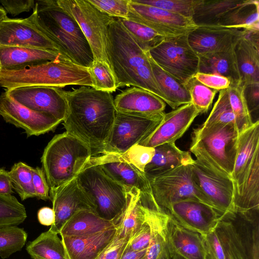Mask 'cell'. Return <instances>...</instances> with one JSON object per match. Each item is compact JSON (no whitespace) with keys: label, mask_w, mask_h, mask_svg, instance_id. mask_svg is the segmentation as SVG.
<instances>
[{"label":"cell","mask_w":259,"mask_h":259,"mask_svg":"<svg viewBox=\"0 0 259 259\" xmlns=\"http://www.w3.org/2000/svg\"><path fill=\"white\" fill-rule=\"evenodd\" d=\"M65 95L68 110L63 124L66 132L85 144L92 156L102 154L116 114L112 94L82 86L65 91Z\"/></svg>","instance_id":"cell-1"},{"label":"cell","mask_w":259,"mask_h":259,"mask_svg":"<svg viewBox=\"0 0 259 259\" xmlns=\"http://www.w3.org/2000/svg\"><path fill=\"white\" fill-rule=\"evenodd\" d=\"M107 55L117 87L132 85L146 90L168 104L154 77L147 55L117 18L108 28Z\"/></svg>","instance_id":"cell-2"},{"label":"cell","mask_w":259,"mask_h":259,"mask_svg":"<svg viewBox=\"0 0 259 259\" xmlns=\"http://www.w3.org/2000/svg\"><path fill=\"white\" fill-rule=\"evenodd\" d=\"M29 18L71 61L86 68L90 67L94 56L88 40L76 21L57 1H36Z\"/></svg>","instance_id":"cell-3"},{"label":"cell","mask_w":259,"mask_h":259,"mask_svg":"<svg viewBox=\"0 0 259 259\" xmlns=\"http://www.w3.org/2000/svg\"><path fill=\"white\" fill-rule=\"evenodd\" d=\"M93 87L88 68L68 59L49 61L18 71L0 70V87L6 90L26 86Z\"/></svg>","instance_id":"cell-4"},{"label":"cell","mask_w":259,"mask_h":259,"mask_svg":"<svg viewBox=\"0 0 259 259\" xmlns=\"http://www.w3.org/2000/svg\"><path fill=\"white\" fill-rule=\"evenodd\" d=\"M91 157L89 148L77 138L66 132L55 136L41 157L50 188L75 179Z\"/></svg>","instance_id":"cell-5"},{"label":"cell","mask_w":259,"mask_h":259,"mask_svg":"<svg viewBox=\"0 0 259 259\" xmlns=\"http://www.w3.org/2000/svg\"><path fill=\"white\" fill-rule=\"evenodd\" d=\"M192 177L209 205L223 214L234 210V187L231 176L207 153L201 143L191 137Z\"/></svg>","instance_id":"cell-6"},{"label":"cell","mask_w":259,"mask_h":259,"mask_svg":"<svg viewBox=\"0 0 259 259\" xmlns=\"http://www.w3.org/2000/svg\"><path fill=\"white\" fill-rule=\"evenodd\" d=\"M76 180L95 213L117 225L127 206L130 188L111 179L100 166L87 163Z\"/></svg>","instance_id":"cell-7"},{"label":"cell","mask_w":259,"mask_h":259,"mask_svg":"<svg viewBox=\"0 0 259 259\" xmlns=\"http://www.w3.org/2000/svg\"><path fill=\"white\" fill-rule=\"evenodd\" d=\"M57 2L78 24L91 48L94 60L109 65L106 51L108 28L115 18L100 11L89 0Z\"/></svg>","instance_id":"cell-8"},{"label":"cell","mask_w":259,"mask_h":259,"mask_svg":"<svg viewBox=\"0 0 259 259\" xmlns=\"http://www.w3.org/2000/svg\"><path fill=\"white\" fill-rule=\"evenodd\" d=\"M188 35L165 37L148 51L156 64L184 85L198 72L199 65Z\"/></svg>","instance_id":"cell-9"},{"label":"cell","mask_w":259,"mask_h":259,"mask_svg":"<svg viewBox=\"0 0 259 259\" xmlns=\"http://www.w3.org/2000/svg\"><path fill=\"white\" fill-rule=\"evenodd\" d=\"M149 182L158 210L165 211L172 204L187 199L209 205L193 180L191 164L177 167Z\"/></svg>","instance_id":"cell-10"},{"label":"cell","mask_w":259,"mask_h":259,"mask_svg":"<svg viewBox=\"0 0 259 259\" xmlns=\"http://www.w3.org/2000/svg\"><path fill=\"white\" fill-rule=\"evenodd\" d=\"M165 113L145 115L116 111L103 154H121L146 139L161 122Z\"/></svg>","instance_id":"cell-11"},{"label":"cell","mask_w":259,"mask_h":259,"mask_svg":"<svg viewBox=\"0 0 259 259\" xmlns=\"http://www.w3.org/2000/svg\"><path fill=\"white\" fill-rule=\"evenodd\" d=\"M239 131L235 124L201 125L192 137L198 140L211 157L230 176L236 158Z\"/></svg>","instance_id":"cell-12"},{"label":"cell","mask_w":259,"mask_h":259,"mask_svg":"<svg viewBox=\"0 0 259 259\" xmlns=\"http://www.w3.org/2000/svg\"><path fill=\"white\" fill-rule=\"evenodd\" d=\"M87 163L100 166L109 177L123 186L139 190L144 205L149 208L157 209L150 182L144 172L126 160L121 154L106 153L92 156Z\"/></svg>","instance_id":"cell-13"},{"label":"cell","mask_w":259,"mask_h":259,"mask_svg":"<svg viewBox=\"0 0 259 259\" xmlns=\"http://www.w3.org/2000/svg\"><path fill=\"white\" fill-rule=\"evenodd\" d=\"M127 19L144 25L164 37L185 34L198 27L193 19L130 0Z\"/></svg>","instance_id":"cell-14"},{"label":"cell","mask_w":259,"mask_h":259,"mask_svg":"<svg viewBox=\"0 0 259 259\" xmlns=\"http://www.w3.org/2000/svg\"><path fill=\"white\" fill-rule=\"evenodd\" d=\"M5 92L22 106L49 114L63 121L68 104L65 91L53 87L26 86L6 90Z\"/></svg>","instance_id":"cell-15"},{"label":"cell","mask_w":259,"mask_h":259,"mask_svg":"<svg viewBox=\"0 0 259 259\" xmlns=\"http://www.w3.org/2000/svg\"><path fill=\"white\" fill-rule=\"evenodd\" d=\"M0 115L6 122L24 130L28 137L53 131L62 122L49 114L22 106L6 92L0 95Z\"/></svg>","instance_id":"cell-16"},{"label":"cell","mask_w":259,"mask_h":259,"mask_svg":"<svg viewBox=\"0 0 259 259\" xmlns=\"http://www.w3.org/2000/svg\"><path fill=\"white\" fill-rule=\"evenodd\" d=\"M50 199L53 204L55 221L49 230L57 234L77 211L89 210L95 212L93 204L78 183L76 178L61 186L50 188Z\"/></svg>","instance_id":"cell-17"},{"label":"cell","mask_w":259,"mask_h":259,"mask_svg":"<svg viewBox=\"0 0 259 259\" xmlns=\"http://www.w3.org/2000/svg\"><path fill=\"white\" fill-rule=\"evenodd\" d=\"M165 211L184 228L201 235L214 231L223 214L211 206L194 199L174 203Z\"/></svg>","instance_id":"cell-18"},{"label":"cell","mask_w":259,"mask_h":259,"mask_svg":"<svg viewBox=\"0 0 259 259\" xmlns=\"http://www.w3.org/2000/svg\"><path fill=\"white\" fill-rule=\"evenodd\" d=\"M0 46L37 48L61 53L59 47L44 34L29 17L25 19L7 17L1 20Z\"/></svg>","instance_id":"cell-19"},{"label":"cell","mask_w":259,"mask_h":259,"mask_svg":"<svg viewBox=\"0 0 259 259\" xmlns=\"http://www.w3.org/2000/svg\"><path fill=\"white\" fill-rule=\"evenodd\" d=\"M199 114L192 103L181 105L165 113L153 133L139 145L154 148L165 143H175L183 136Z\"/></svg>","instance_id":"cell-20"},{"label":"cell","mask_w":259,"mask_h":259,"mask_svg":"<svg viewBox=\"0 0 259 259\" xmlns=\"http://www.w3.org/2000/svg\"><path fill=\"white\" fill-rule=\"evenodd\" d=\"M244 29L218 25L198 26L188 35V40L198 54L226 51L234 46Z\"/></svg>","instance_id":"cell-21"},{"label":"cell","mask_w":259,"mask_h":259,"mask_svg":"<svg viewBox=\"0 0 259 259\" xmlns=\"http://www.w3.org/2000/svg\"><path fill=\"white\" fill-rule=\"evenodd\" d=\"M60 59L69 60L64 55L56 51L0 46V70L18 71Z\"/></svg>","instance_id":"cell-22"},{"label":"cell","mask_w":259,"mask_h":259,"mask_svg":"<svg viewBox=\"0 0 259 259\" xmlns=\"http://www.w3.org/2000/svg\"><path fill=\"white\" fill-rule=\"evenodd\" d=\"M245 30L235 46L241 82L259 83V30Z\"/></svg>","instance_id":"cell-23"},{"label":"cell","mask_w":259,"mask_h":259,"mask_svg":"<svg viewBox=\"0 0 259 259\" xmlns=\"http://www.w3.org/2000/svg\"><path fill=\"white\" fill-rule=\"evenodd\" d=\"M117 112L150 115L164 113L165 103L154 94L141 88L132 87L116 95L114 99Z\"/></svg>","instance_id":"cell-24"},{"label":"cell","mask_w":259,"mask_h":259,"mask_svg":"<svg viewBox=\"0 0 259 259\" xmlns=\"http://www.w3.org/2000/svg\"><path fill=\"white\" fill-rule=\"evenodd\" d=\"M117 225L97 233L82 236H62L69 259H96L112 241Z\"/></svg>","instance_id":"cell-25"},{"label":"cell","mask_w":259,"mask_h":259,"mask_svg":"<svg viewBox=\"0 0 259 259\" xmlns=\"http://www.w3.org/2000/svg\"><path fill=\"white\" fill-rule=\"evenodd\" d=\"M258 150L259 121L257 120L239 134L234 166L231 175L234 192L244 182L255 154Z\"/></svg>","instance_id":"cell-26"},{"label":"cell","mask_w":259,"mask_h":259,"mask_svg":"<svg viewBox=\"0 0 259 259\" xmlns=\"http://www.w3.org/2000/svg\"><path fill=\"white\" fill-rule=\"evenodd\" d=\"M169 218L164 211L146 207V221L150 228L151 239L143 259L172 258L168 237Z\"/></svg>","instance_id":"cell-27"},{"label":"cell","mask_w":259,"mask_h":259,"mask_svg":"<svg viewBox=\"0 0 259 259\" xmlns=\"http://www.w3.org/2000/svg\"><path fill=\"white\" fill-rule=\"evenodd\" d=\"M169 216L168 237L172 253L184 259H206L201 235L184 228Z\"/></svg>","instance_id":"cell-28"},{"label":"cell","mask_w":259,"mask_h":259,"mask_svg":"<svg viewBox=\"0 0 259 259\" xmlns=\"http://www.w3.org/2000/svg\"><path fill=\"white\" fill-rule=\"evenodd\" d=\"M154 148V155L145 167L144 172L150 181L180 166L192 164L190 153L180 149L175 143H165Z\"/></svg>","instance_id":"cell-29"},{"label":"cell","mask_w":259,"mask_h":259,"mask_svg":"<svg viewBox=\"0 0 259 259\" xmlns=\"http://www.w3.org/2000/svg\"><path fill=\"white\" fill-rule=\"evenodd\" d=\"M235 46L222 52L197 54L199 57L198 72L224 76L230 79L231 83L241 81Z\"/></svg>","instance_id":"cell-30"},{"label":"cell","mask_w":259,"mask_h":259,"mask_svg":"<svg viewBox=\"0 0 259 259\" xmlns=\"http://www.w3.org/2000/svg\"><path fill=\"white\" fill-rule=\"evenodd\" d=\"M234 211L258 210L259 150L256 151L242 185L234 192Z\"/></svg>","instance_id":"cell-31"},{"label":"cell","mask_w":259,"mask_h":259,"mask_svg":"<svg viewBox=\"0 0 259 259\" xmlns=\"http://www.w3.org/2000/svg\"><path fill=\"white\" fill-rule=\"evenodd\" d=\"M229 213L250 259H259L258 210Z\"/></svg>","instance_id":"cell-32"},{"label":"cell","mask_w":259,"mask_h":259,"mask_svg":"<svg viewBox=\"0 0 259 259\" xmlns=\"http://www.w3.org/2000/svg\"><path fill=\"white\" fill-rule=\"evenodd\" d=\"M146 207L142 203L140 191L129 189L128 201L117 225V235L129 241L146 221Z\"/></svg>","instance_id":"cell-33"},{"label":"cell","mask_w":259,"mask_h":259,"mask_svg":"<svg viewBox=\"0 0 259 259\" xmlns=\"http://www.w3.org/2000/svg\"><path fill=\"white\" fill-rule=\"evenodd\" d=\"M116 226L114 222L103 219L91 210H81L74 214L66 222L59 234L61 236L88 235Z\"/></svg>","instance_id":"cell-34"},{"label":"cell","mask_w":259,"mask_h":259,"mask_svg":"<svg viewBox=\"0 0 259 259\" xmlns=\"http://www.w3.org/2000/svg\"><path fill=\"white\" fill-rule=\"evenodd\" d=\"M146 53L154 77L160 91L166 98L167 104L175 109L181 105L191 103V98L185 86L156 64L148 52Z\"/></svg>","instance_id":"cell-35"},{"label":"cell","mask_w":259,"mask_h":259,"mask_svg":"<svg viewBox=\"0 0 259 259\" xmlns=\"http://www.w3.org/2000/svg\"><path fill=\"white\" fill-rule=\"evenodd\" d=\"M215 231L226 259H250L229 212L221 216Z\"/></svg>","instance_id":"cell-36"},{"label":"cell","mask_w":259,"mask_h":259,"mask_svg":"<svg viewBox=\"0 0 259 259\" xmlns=\"http://www.w3.org/2000/svg\"><path fill=\"white\" fill-rule=\"evenodd\" d=\"M259 1L247 0L219 21L217 25L238 29L259 30Z\"/></svg>","instance_id":"cell-37"},{"label":"cell","mask_w":259,"mask_h":259,"mask_svg":"<svg viewBox=\"0 0 259 259\" xmlns=\"http://www.w3.org/2000/svg\"><path fill=\"white\" fill-rule=\"evenodd\" d=\"M247 0H202L195 10L192 19L198 26L217 25L219 20L231 10Z\"/></svg>","instance_id":"cell-38"},{"label":"cell","mask_w":259,"mask_h":259,"mask_svg":"<svg viewBox=\"0 0 259 259\" xmlns=\"http://www.w3.org/2000/svg\"><path fill=\"white\" fill-rule=\"evenodd\" d=\"M57 233L48 231L29 241L26 250L33 259H69L64 245Z\"/></svg>","instance_id":"cell-39"},{"label":"cell","mask_w":259,"mask_h":259,"mask_svg":"<svg viewBox=\"0 0 259 259\" xmlns=\"http://www.w3.org/2000/svg\"><path fill=\"white\" fill-rule=\"evenodd\" d=\"M228 90L230 103L240 133L254 123L244 97V85L241 81L231 83Z\"/></svg>","instance_id":"cell-40"},{"label":"cell","mask_w":259,"mask_h":259,"mask_svg":"<svg viewBox=\"0 0 259 259\" xmlns=\"http://www.w3.org/2000/svg\"><path fill=\"white\" fill-rule=\"evenodd\" d=\"M116 18L145 52L157 46L165 38L144 25L127 19Z\"/></svg>","instance_id":"cell-41"},{"label":"cell","mask_w":259,"mask_h":259,"mask_svg":"<svg viewBox=\"0 0 259 259\" xmlns=\"http://www.w3.org/2000/svg\"><path fill=\"white\" fill-rule=\"evenodd\" d=\"M32 167L22 162L15 163L9 171L13 189L22 201L35 197Z\"/></svg>","instance_id":"cell-42"},{"label":"cell","mask_w":259,"mask_h":259,"mask_svg":"<svg viewBox=\"0 0 259 259\" xmlns=\"http://www.w3.org/2000/svg\"><path fill=\"white\" fill-rule=\"evenodd\" d=\"M27 236L24 229L17 226L0 227V257L8 258L13 253L21 251Z\"/></svg>","instance_id":"cell-43"},{"label":"cell","mask_w":259,"mask_h":259,"mask_svg":"<svg viewBox=\"0 0 259 259\" xmlns=\"http://www.w3.org/2000/svg\"><path fill=\"white\" fill-rule=\"evenodd\" d=\"M27 218L25 207L12 195L0 194V227L19 226Z\"/></svg>","instance_id":"cell-44"},{"label":"cell","mask_w":259,"mask_h":259,"mask_svg":"<svg viewBox=\"0 0 259 259\" xmlns=\"http://www.w3.org/2000/svg\"><path fill=\"white\" fill-rule=\"evenodd\" d=\"M88 70L93 84L92 88L110 93L115 92L117 89L115 76L108 64L94 60Z\"/></svg>","instance_id":"cell-45"},{"label":"cell","mask_w":259,"mask_h":259,"mask_svg":"<svg viewBox=\"0 0 259 259\" xmlns=\"http://www.w3.org/2000/svg\"><path fill=\"white\" fill-rule=\"evenodd\" d=\"M193 104L200 113L206 112L212 104L217 91L200 82L195 76L190 78L184 85Z\"/></svg>","instance_id":"cell-46"},{"label":"cell","mask_w":259,"mask_h":259,"mask_svg":"<svg viewBox=\"0 0 259 259\" xmlns=\"http://www.w3.org/2000/svg\"><path fill=\"white\" fill-rule=\"evenodd\" d=\"M228 89L220 91L218 100L202 125L217 123L236 125V118L229 99Z\"/></svg>","instance_id":"cell-47"},{"label":"cell","mask_w":259,"mask_h":259,"mask_svg":"<svg viewBox=\"0 0 259 259\" xmlns=\"http://www.w3.org/2000/svg\"><path fill=\"white\" fill-rule=\"evenodd\" d=\"M135 2L155 7L187 18H193L196 7L202 0H134Z\"/></svg>","instance_id":"cell-48"},{"label":"cell","mask_w":259,"mask_h":259,"mask_svg":"<svg viewBox=\"0 0 259 259\" xmlns=\"http://www.w3.org/2000/svg\"><path fill=\"white\" fill-rule=\"evenodd\" d=\"M100 11L113 18L127 19L130 0H89Z\"/></svg>","instance_id":"cell-49"},{"label":"cell","mask_w":259,"mask_h":259,"mask_svg":"<svg viewBox=\"0 0 259 259\" xmlns=\"http://www.w3.org/2000/svg\"><path fill=\"white\" fill-rule=\"evenodd\" d=\"M154 148L136 145L121 155L128 161L144 172L145 167L152 160Z\"/></svg>","instance_id":"cell-50"},{"label":"cell","mask_w":259,"mask_h":259,"mask_svg":"<svg viewBox=\"0 0 259 259\" xmlns=\"http://www.w3.org/2000/svg\"><path fill=\"white\" fill-rule=\"evenodd\" d=\"M32 175L35 197L44 200L50 199V188L42 168H32Z\"/></svg>","instance_id":"cell-51"},{"label":"cell","mask_w":259,"mask_h":259,"mask_svg":"<svg viewBox=\"0 0 259 259\" xmlns=\"http://www.w3.org/2000/svg\"><path fill=\"white\" fill-rule=\"evenodd\" d=\"M194 76L203 84L218 92L229 88L231 83L228 78L215 73L198 72Z\"/></svg>","instance_id":"cell-52"},{"label":"cell","mask_w":259,"mask_h":259,"mask_svg":"<svg viewBox=\"0 0 259 259\" xmlns=\"http://www.w3.org/2000/svg\"><path fill=\"white\" fill-rule=\"evenodd\" d=\"M201 236L203 240L206 259H226L215 230Z\"/></svg>","instance_id":"cell-53"},{"label":"cell","mask_w":259,"mask_h":259,"mask_svg":"<svg viewBox=\"0 0 259 259\" xmlns=\"http://www.w3.org/2000/svg\"><path fill=\"white\" fill-rule=\"evenodd\" d=\"M151 239V230L145 221L140 229L127 243V245L134 251L147 249Z\"/></svg>","instance_id":"cell-54"},{"label":"cell","mask_w":259,"mask_h":259,"mask_svg":"<svg viewBox=\"0 0 259 259\" xmlns=\"http://www.w3.org/2000/svg\"><path fill=\"white\" fill-rule=\"evenodd\" d=\"M128 241L121 239L116 234L112 241L96 259H120Z\"/></svg>","instance_id":"cell-55"},{"label":"cell","mask_w":259,"mask_h":259,"mask_svg":"<svg viewBox=\"0 0 259 259\" xmlns=\"http://www.w3.org/2000/svg\"><path fill=\"white\" fill-rule=\"evenodd\" d=\"M5 11L14 16L33 9L35 2L33 0H0Z\"/></svg>","instance_id":"cell-56"},{"label":"cell","mask_w":259,"mask_h":259,"mask_svg":"<svg viewBox=\"0 0 259 259\" xmlns=\"http://www.w3.org/2000/svg\"><path fill=\"white\" fill-rule=\"evenodd\" d=\"M244 95L251 116L252 114L255 113L258 114L259 109V83L244 85Z\"/></svg>","instance_id":"cell-57"},{"label":"cell","mask_w":259,"mask_h":259,"mask_svg":"<svg viewBox=\"0 0 259 259\" xmlns=\"http://www.w3.org/2000/svg\"><path fill=\"white\" fill-rule=\"evenodd\" d=\"M13 185L9 171L0 168V194L12 195L13 193Z\"/></svg>","instance_id":"cell-58"},{"label":"cell","mask_w":259,"mask_h":259,"mask_svg":"<svg viewBox=\"0 0 259 259\" xmlns=\"http://www.w3.org/2000/svg\"><path fill=\"white\" fill-rule=\"evenodd\" d=\"M37 219L39 223L44 226H51L55 221V214L53 208L43 207L37 212Z\"/></svg>","instance_id":"cell-59"},{"label":"cell","mask_w":259,"mask_h":259,"mask_svg":"<svg viewBox=\"0 0 259 259\" xmlns=\"http://www.w3.org/2000/svg\"><path fill=\"white\" fill-rule=\"evenodd\" d=\"M146 250L134 251L126 245L120 259H143L146 254Z\"/></svg>","instance_id":"cell-60"},{"label":"cell","mask_w":259,"mask_h":259,"mask_svg":"<svg viewBox=\"0 0 259 259\" xmlns=\"http://www.w3.org/2000/svg\"><path fill=\"white\" fill-rule=\"evenodd\" d=\"M6 18H7V17L5 10L0 7V21Z\"/></svg>","instance_id":"cell-61"},{"label":"cell","mask_w":259,"mask_h":259,"mask_svg":"<svg viewBox=\"0 0 259 259\" xmlns=\"http://www.w3.org/2000/svg\"><path fill=\"white\" fill-rule=\"evenodd\" d=\"M171 259H184V258L177 254L173 253V255H172Z\"/></svg>","instance_id":"cell-62"}]
</instances>
